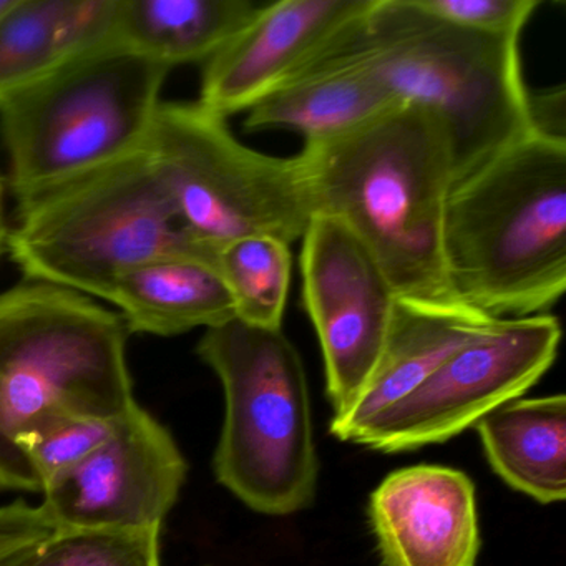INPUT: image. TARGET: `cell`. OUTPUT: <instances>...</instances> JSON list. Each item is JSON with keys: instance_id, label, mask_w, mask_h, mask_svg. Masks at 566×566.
I'll list each match as a JSON object with an SVG mask.
<instances>
[{"instance_id": "6da1fadb", "label": "cell", "mask_w": 566, "mask_h": 566, "mask_svg": "<svg viewBox=\"0 0 566 566\" xmlns=\"http://www.w3.org/2000/svg\"><path fill=\"white\" fill-rule=\"evenodd\" d=\"M314 214L343 221L373 254L397 297L455 300L443 260V218L455 184L442 122L397 104L296 155Z\"/></svg>"}, {"instance_id": "7a4b0ae2", "label": "cell", "mask_w": 566, "mask_h": 566, "mask_svg": "<svg viewBox=\"0 0 566 566\" xmlns=\"http://www.w3.org/2000/svg\"><path fill=\"white\" fill-rule=\"evenodd\" d=\"M447 280L493 319L548 313L566 290V138L530 130L453 184Z\"/></svg>"}, {"instance_id": "3957f363", "label": "cell", "mask_w": 566, "mask_h": 566, "mask_svg": "<svg viewBox=\"0 0 566 566\" xmlns=\"http://www.w3.org/2000/svg\"><path fill=\"white\" fill-rule=\"evenodd\" d=\"M327 52L356 62L397 101L442 122L455 181L532 130L520 38L460 28L419 0H374Z\"/></svg>"}, {"instance_id": "277c9868", "label": "cell", "mask_w": 566, "mask_h": 566, "mask_svg": "<svg viewBox=\"0 0 566 566\" xmlns=\"http://www.w3.org/2000/svg\"><path fill=\"white\" fill-rule=\"evenodd\" d=\"M127 334L120 314L74 291L25 280L0 293V489L41 492L19 437L137 403Z\"/></svg>"}, {"instance_id": "5b68a950", "label": "cell", "mask_w": 566, "mask_h": 566, "mask_svg": "<svg viewBox=\"0 0 566 566\" xmlns=\"http://www.w3.org/2000/svg\"><path fill=\"white\" fill-rule=\"evenodd\" d=\"M198 356L224 390L214 475L263 515H293L316 493L319 460L300 353L283 329L240 319L205 331Z\"/></svg>"}, {"instance_id": "8992f818", "label": "cell", "mask_w": 566, "mask_h": 566, "mask_svg": "<svg viewBox=\"0 0 566 566\" xmlns=\"http://www.w3.org/2000/svg\"><path fill=\"white\" fill-rule=\"evenodd\" d=\"M187 250L205 251L181 231L144 148L18 201L8 240L25 280L105 303L132 268Z\"/></svg>"}, {"instance_id": "52a82bcc", "label": "cell", "mask_w": 566, "mask_h": 566, "mask_svg": "<svg viewBox=\"0 0 566 566\" xmlns=\"http://www.w3.org/2000/svg\"><path fill=\"white\" fill-rule=\"evenodd\" d=\"M170 69L124 51L65 65L0 101L18 201L144 148Z\"/></svg>"}, {"instance_id": "ba28073f", "label": "cell", "mask_w": 566, "mask_h": 566, "mask_svg": "<svg viewBox=\"0 0 566 566\" xmlns=\"http://www.w3.org/2000/svg\"><path fill=\"white\" fill-rule=\"evenodd\" d=\"M144 150L181 231L214 256L241 238L294 243L313 220L296 157L247 147L198 102H161Z\"/></svg>"}, {"instance_id": "9c48e42d", "label": "cell", "mask_w": 566, "mask_h": 566, "mask_svg": "<svg viewBox=\"0 0 566 566\" xmlns=\"http://www.w3.org/2000/svg\"><path fill=\"white\" fill-rule=\"evenodd\" d=\"M559 340L562 326L548 313L495 319L353 442L380 452L447 442L532 389L555 363Z\"/></svg>"}, {"instance_id": "30bf717a", "label": "cell", "mask_w": 566, "mask_h": 566, "mask_svg": "<svg viewBox=\"0 0 566 566\" xmlns=\"http://www.w3.org/2000/svg\"><path fill=\"white\" fill-rule=\"evenodd\" d=\"M301 240L304 310L319 337L334 419H340L379 363L397 296L373 254L343 221L314 214Z\"/></svg>"}, {"instance_id": "8fae6325", "label": "cell", "mask_w": 566, "mask_h": 566, "mask_svg": "<svg viewBox=\"0 0 566 566\" xmlns=\"http://www.w3.org/2000/svg\"><path fill=\"white\" fill-rule=\"evenodd\" d=\"M185 476L174 437L135 403L98 449L42 490L41 509L54 532L161 528Z\"/></svg>"}, {"instance_id": "7c38bea8", "label": "cell", "mask_w": 566, "mask_h": 566, "mask_svg": "<svg viewBox=\"0 0 566 566\" xmlns=\"http://www.w3.org/2000/svg\"><path fill=\"white\" fill-rule=\"evenodd\" d=\"M374 0H281L205 62L198 104L227 120L323 57Z\"/></svg>"}, {"instance_id": "4fadbf2b", "label": "cell", "mask_w": 566, "mask_h": 566, "mask_svg": "<svg viewBox=\"0 0 566 566\" xmlns=\"http://www.w3.org/2000/svg\"><path fill=\"white\" fill-rule=\"evenodd\" d=\"M369 515L384 566H475V485L460 470H397L374 490Z\"/></svg>"}, {"instance_id": "5bb4252c", "label": "cell", "mask_w": 566, "mask_h": 566, "mask_svg": "<svg viewBox=\"0 0 566 566\" xmlns=\"http://www.w3.org/2000/svg\"><path fill=\"white\" fill-rule=\"evenodd\" d=\"M493 321L457 300L397 297L386 346L373 377L353 409L333 419L331 433L353 442L364 427L422 386L457 349Z\"/></svg>"}, {"instance_id": "9a60e30c", "label": "cell", "mask_w": 566, "mask_h": 566, "mask_svg": "<svg viewBox=\"0 0 566 566\" xmlns=\"http://www.w3.org/2000/svg\"><path fill=\"white\" fill-rule=\"evenodd\" d=\"M120 0H14L0 15V101L45 75L114 51Z\"/></svg>"}, {"instance_id": "2e32d148", "label": "cell", "mask_w": 566, "mask_h": 566, "mask_svg": "<svg viewBox=\"0 0 566 566\" xmlns=\"http://www.w3.org/2000/svg\"><path fill=\"white\" fill-rule=\"evenodd\" d=\"M108 303L117 306L128 333L150 336H180L234 319L217 256L200 250L160 254L132 268Z\"/></svg>"}, {"instance_id": "e0dca14e", "label": "cell", "mask_w": 566, "mask_h": 566, "mask_svg": "<svg viewBox=\"0 0 566 566\" xmlns=\"http://www.w3.org/2000/svg\"><path fill=\"white\" fill-rule=\"evenodd\" d=\"M402 102L356 62L326 52L247 112L250 132L293 130L326 140L373 120Z\"/></svg>"}, {"instance_id": "ac0fdd59", "label": "cell", "mask_w": 566, "mask_h": 566, "mask_svg": "<svg viewBox=\"0 0 566 566\" xmlns=\"http://www.w3.org/2000/svg\"><path fill=\"white\" fill-rule=\"evenodd\" d=\"M483 450L496 475L536 502L566 499V397L512 400L483 417Z\"/></svg>"}, {"instance_id": "d6986e66", "label": "cell", "mask_w": 566, "mask_h": 566, "mask_svg": "<svg viewBox=\"0 0 566 566\" xmlns=\"http://www.w3.org/2000/svg\"><path fill=\"white\" fill-rule=\"evenodd\" d=\"M250 0H120L114 51L178 65L207 62L260 11Z\"/></svg>"}, {"instance_id": "ffe728a7", "label": "cell", "mask_w": 566, "mask_h": 566, "mask_svg": "<svg viewBox=\"0 0 566 566\" xmlns=\"http://www.w3.org/2000/svg\"><path fill=\"white\" fill-rule=\"evenodd\" d=\"M217 263L234 317L250 326L283 329L293 270L290 244L273 237L241 238L218 251Z\"/></svg>"}, {"instance_id": "44dd1931", "label": "cell", "mask_w": 566, "mask_h": 566, "mask_svg": "<svg viewBox=\"0 0 566 566\" xmlns=\"http://www.w3.org/2000/svg\"><path fill=\"white\" fill-rule=\"evenodd\" d=\"M161 528L54 532L2 566H161Z\"/></svg>"}, {"instance_id": "7402d4cb", "label": "cell", "mask_w": 566, "mask_h": 566, "mask_svg": "<svg viewBox=\"0 0 566 566\" xmlns=\"http://www.w3.org/2000/svg\"><path fill=\"white\" fill-rule=\"evenodd\" d=\"M118 420L120 417H69L19 437L15 446L42 492L98 449L112 436Z\"/></svg>"}, {"instance_id": "603a6c76", "label": "cell", "mask_w": 566, "mask_h": 566, "mask_svg": "<svg viewBox=\"0 0 566 566\" xmlns=\"http://www.w3.org/2000/svg\"><path fill=\"white\" fill-rule=\"evenodd\" d=\"M430 14L470 31L520 38L538 0H419Z\"/></svg>"}, {"instance_id": "cb8c5ba5", "label": "cell", "mask_w": 566, "mask_h": 566, "mask_svg": "<svg viewBox=\"0 0 566 566\" xmlns=\"http://www.w3.org/2000/svg\"><path fill=\"white\" fill-rule=\"evenodd\" d=\"M54 533L44 510L25 502L0 506V566Z\"/></svg>"}, {"instance_id": "d4e9b609", "label": "cell", "mask_w": 566, "mask_h": 566, "mask_svg": "<svg viewBox=\"0 0 566 566\" xmlns=\"http://www.w3.org/2000/svg\"><path fill=\"white\" fill-rule=\"evenodd\" d=\"M530 120L532 128L552 137L566 138L565 88L548 94H530Z\"/></svg>"}, {"instance_id": "484cf974", "label": "cell", "mask_w": 566, "mask_h": 566, "mask_svg": "<svg viewBox=\"0 0 566 566\" xmlns=\"http://www.w3.org/2000/svg\"><path fill=\"white\" fill-rule=\"evenodd\" d=\"M9 230L8 214H6V187L4 180L0 177V256L8 251Z\"/></svg>"}, {"instance_id": "4316f807", "label": "cell", "mask_w": 566, "mask_h": 566, "mask_svg": "<svg viewBox=\"0 0 566 566\" xmlns=\"http://www.w3.org/2000/svg\"><path fill=\"white\" fill-rule=\"evenodd\" d=\"M12 4H14V0H0V15H4Z\"/></svg>"}]
</instances>
